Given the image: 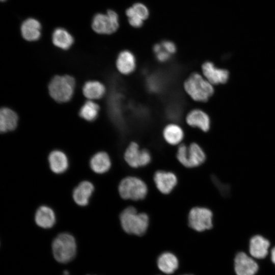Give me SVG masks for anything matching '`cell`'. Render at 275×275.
I'll list each match as a JSON object with an SVG mask.
<instances>
[{"instance_id": "cell-1", "label": "cell", "mask_w": 275, "mask_h": 275, "mask_svg": "<svg viewBox=\"0 0 275 275\" xmlns=\"http://www.w3.org/2000/svg\"><path fill=\"white\" fill-rule=\"evenodd\" d=\"M183 88L186 94L197 102L207 101L214 91L213 85L197 72L191 73L185 80Z\"/></svg>"}, {"instance_id": "cell-2", "label": "cell", "mask_w": 275, "mask_h": 275, "mask_svg": "<svg viewBox=\"0 0 275 275\" xmlns=\"http://www.w3.org/2000/svg\"><path fill=\"white\" fill-rule=\"evenodd\" d=\"M123 229L127 233L142 236L149 225V217L145 213H138L133 207L125 209L120 215Z\"/></svg>"}, {"instance_id": "cell-3", "label": "cell", "mask_w": 275, "mask_h": 275, "mask_svg": "<svg viewBox=\"0 0 275 275\" xmlns=\"http://www.w3.org/2000/svg\"><path fill=\"white\" fill-rule=\"evenodd\" d=\"M52 251L54 258L59 262L66 263L70 262L76 253L75 238L68 233L60 234L52 241Z\"/></svg>"}, {"instance_id": "cell-4", "label": "cell", "mask_w": 275, "mask_h": 275, "mask_svg": "<svg viewBox=\"0 0 275 275\" xmlns=\"http://www.w3.org/2000/svg\"><path fill=\"white\" fill-rule=\"evenodd\" d=\"M75 84V80L71 76L67 75L56 76L49 84V94L57 102H67L73 96Z\"/></svg>"}, {"instance_id": "cell-5", "label": "cell", "mask_w": 275, "mask_h": 275, "mask_svg": "<svg viewBox=\"0 0 275 275\" xmlns=\"http://www.w3.org/2000/svg\"><path fill=\"white\" fill-rule=\"evenodd\" d=\"M118 190L123 199L137 201L146 197L148 188L146 183L140 178L129 176L121 180Z\"/></svg>"}, {"instance_id": "cell-6", "label": "cell", "mask_w": 275, "mask_h": 275, "mask_svg": "<svg viewBox=\"0 0 275 275\" xmlns=\"http://www.w3.org/2000/svg\"><path fill=\"white\" fill-rule=\"evenodd\" d=\"M176 157L178 160L186 168H194L202 164L206 155L200 146L195 143L189 146L180 145L177 149Z\"/></svg>"}, {"instance_id": "cell-7", "label": "cell", "mask_w": 275, "mask_h": 275, "mask_svg": "<svg viewBox=\"0 0 275 275\" xmlns=\"http://www.w3.org/2000/svg\"><path fill=\"white\" fill-rule=\"evenodd\" d=\"M119 26L118 14L109 10L106 14L98 13L92 20V28L97 33L110 35L117 31Z\"/></svg>"}, {"instance_id": "cell-8", "label": "cell", "mask_w": 275, "mask_h": 275, "mask_svg": "<svg viewBox=\"0 0 275 275\" xmlns=\"http://www.w3.org/2000/svg\"><path fill=\"white\" fill-rule=\"evenodd\" d=\"M212 213L206 208L196 207L189 211L188 225L194 230L202 232L212 227Z\"/></svg>"}, {"instance_id": "cell-9", "label": "cell", "mask_w": 275, "mask_h": 275, "mask_svg": "<svg viewBox=\"0 0 275 275\" xmlns=\"http://www.w3.org/2000/svg\"><path fill=\"white\" fill-rule=\"evenodd\" d=\"M124 158L126 163L133 168L146 166L151 160L150 152L147 149H141L139 145L134 142L126 148Z\"/></svg>"}, {"instance_id": "cell-10", "label": "cell", "mask_w": 275, "mask_h": 275, "mask_svg": "<svg viewBox=\"0 0 275 275\" xmlns=\"http://www.w3.org/2000/svg\"><path fill=\"white\" fill-rule=\"evenodd\" d=\"M201 69L203 76L212 85L225 84L229 78L228 70L216 67L211 62H204Z\"/></svg>"}, {"instance_id": "cell-11", "label": "cell", "mask_w": 275, "mask_h": 275, "mask_svg": "<svg viewBox=\"0 0 275 275\" xmlns=\"http://www.w3.org/2000/svg\"><path fill=\"white\" fill-rule=\"evenodd\" d=\"M234 269L237 275H255L258 271V265L245 253L239 252L234 259Z\"/></svg>"}, {"instance_id": "cell-12", "label": "cell", "mask_w": 275, "mask_h": 275, "mask_svg": "<svg viewBox=\"0 0 275 275\" xmlns=\"http://www.w3.org/2000/svg\"><path fill=\"white\" fill-rule=\"evenodd\" d=\"M116 66L119 72L122 75H128L131 74L136 67L134 54L127 49L121 51L117 57Z\"/></svg>"}, {"instance_id": "cell-13", "label": "cell", "mask_w": 275, "mask_h": 275, "mask_svg": "<svg viewBox=\"0 0 275 275\" xmlns=\"http://www.w3.org/2000/svg\"><path fill=\"white\" fill-rule=\"evenodd\" d=\"M154 181L157 188L160 193L168 194L176 185L177 178L172 172L158 171L154 174Z\"/></svg>"}, {"instance_id": "cell-14", "label": "cell", "mask_w": 275, "mask_h": 275, "mask_svg": "<svg viewBox=\"0 0 275 275\" xmlns=\"http://www.w3.org/2000/svg\"><path fill=\"white\" fill-rule=\"evenodd\" d=\"M185 121L189 126L198 128L203 131L206 132L210 128L209 116L200 109H194L189 112L185 117Z\"/></svg>"}, {"instance_id": "cell-15", "label": "cell", "mask_w": 275, "mask_h": 275, "mask_svg": "<svg viewBox=\"0 0 275 275\" xmlns=\"http://www.w3.org/2000/svg\"><path fill=\"white\" fill-rule=\"evenodd\" d=\"M94 190V186L91 182H81L73 190V198L74 202L79 206H86Z\"/></svg>"}, {"instance_id": "cell-16", "label": "cell", "mask_w": 275, "mask_h": 275, "mask_svg": "<svg viewBox=\"0 0 275 275\" xmlns=\"http://www.w3.org/2000/svg\"><path fill=\"white\" fill-rule=\"evenodd\" d=\"M41 25L36 19L29 18L25 20L21 25L22 37L29 41L38 40L41 36Z\"/></svg>"}, {"instance_id": "cell-17", "label": "cell", "mask_w": 275, "mask_h": 275, "mask_svg": "<svg viewBox=\"0 0 275 275\" xmlns=\"http://www.w3.org/2000/svg\"><path fill=\"white\" fill-rule=\"evenodd\" d=\"M269 245L267 239L261 235H255L250 241V253L254 258L263 259L267 256Z\"/></svg>"}, {"instance_id": "cell-18", "label": "cell", "mask_w": 275, "mask_h": 275, "mask_svg": "<svg viewBox=\"0 0 275 275\" xmlns=\"http://www.w3.org/2000/svg\"><path fill=\"white\" fill-rule=\"evenodd\" d=\"M36 224L43 228H51L56 221V215L52 209L47 206H40L35 215Z\"/></svg>"}, {"instance_id": "cell-19", "label": "cell", "mask_w": 275, "mask_h": 275, "mask_svg": "<svg viewBox=\"0 0 275 275\" xmlns=\"http://www.w3.org/2000/svg\"><path fill=\"white\" fill-rule=\"evenodd\" d=\"M48 162L51 170L56 174L64 173L69 166L67 156L60 150H54L49 154Z\"/></svg>"}, {"instance_id": "cell-20", "label": "cell", "mask_w": 275, "mask_h": 275, "mask_svg": "<svg viewBox=\"0 0 275 275\" xmlns=\"http://www.w3.org/2000/svg\"><path fill=\"white\" fill-rule=\"evenodd\" d=\"M18 116L12 109L3 107L0 111V130L2 132L14 130L17 125Z\"/></svg>"}, {"instance_id": "cell-21", "label": "cell", "mask_w": 275, "mask_h": 275, "mask_svg": "<svg viewBox=\"0 0 275 275\" xmlns=\"http://www.w3.org/2000/svg\"><path fill=\"white\" fill-rule=\"evenodd\" d=\"M90 166L91 169L96 173H105L111 167L110 157L105 152H97L91 158Z\"/></svg>"}, {"instance_id": "cell-22", "label": "cell", "mask_w": 275, "mask_h": 275, "mask_svg": "<svg viewBox=\"0 0 275 275\" xmlns=\"http://www.w3.org/2000/svg\"><path fill=\"white\" fill-rule=\"evenodd\" d=\"M162 134L166 142L172 145L179 144L184 138L182 128L175 123L167 125L163 128Z\"/></svg>"}, {"instance_id": "cell-23", "label": "cell", "mask_w": 275, "mask_h": 275, "mask_svg": "<svg viewBox=\"0 0 275 275\" xmlns=\"http://www.w3.org/2000/svg\"><path fill=\"white\" fill-rule=\"evenodd\" d=\"M157 264L158 268L162 272L167 274H171L177 269L178 260L173 254L165 252L159 256Z\"/></svg>"}, {"instance_id": "cell-24", "label": "cell", "mask_w": 275, "mask_h": 275, "mask_svg": "<svg viewBox=\"0 0 275 275\" xmlns=\"http://www.w3.org/2000/svg\"><path fill=\"white\" fill-rule=\"evenodd\" d=\"M106 91L104 85L97 80L86 82L82 88L84 96L89 99H99L105 94Z\"/></svg>"}, {"instance_id": "cell-25", "label": "cell", "mask_w": 275, "mask_h": 275, "mask_svg": "<svg viewBox=\"0 0 275 275\" xmlns=\"http://www.w3.org/2000/svg\"><path fill=\"white\" fill-rule=\"evenodd\" d=\"M52 41L53 44L64 50L69 49L74 42L72 35L65 29L57 28L53 32Z\"/></svg>"}, {"instance_id": "cell-26", "label": "cell", "mask_w": 275, "mask_h": 275, "mask_svg": "<svg viewBox=\"0 0 275 275\" xmlns=\"http://www.w3.org/2000/svg\"><path fill=\"white\" fill-rule=\"evenodd\" d=\"M99 109L100 107L98 104L91 100H88L81 107L79 115L85 120L93 121L97 118Z\"/></svg>"}, {"instance_id": "cell-27", "label": "cell", "mask_w": 275, "mask_h": 275, "mask_svg": "<svg viewBox=\"0 0 275 275\" xmlns=\"http://www.w3.org/2000/svg\"><path fill=\"white\" fill-rule=\"evenodd\" d=\"M126 15L128 18L135 17L144 21L149 15L147 7L141 3H136L126 10Z\"/></svg>"}, {"instance_id": "cell-28", "label": "cell", "mask_w": 275, "mask_h": 275, "mask_svg": "<svg viewBox=\"0 0 275 275\" xmlns=\"http://www.w3.org/2000/svg\"><path fill=\"white\" fill-rule=\"evenodd\" d=\"M212 180L214 184L219 189L221 194L223 196V197H228L230 195V191L229 185L228 184L222 183L215 177H213Z\"/></svg>"}, {"instance_id": "cell-29", "label": "cell", "mask_w": 275, "mask_h": 275, "mask_svg": "<svg viewBox=\"0 0 275 275\" xmlns=\"http://www.w3.org/2000/svg\"><path fill=\"white\" fill-rule=\"evenodd\" d=\"M160 43L162 48L170 54H174L176 52L177 47L173 42L169 40H164Z\"/></svg>"}, {"instance_id": "cell-30", "label": "cell", "mask_w": 275, "mask_h": 275, "mask_svg": "<svg viewBox=\"0 0 275 275\" xmlns=\"http://www.w3.org/2000/svg\"><path fill=\"white\" fill-rule=\"evenodd\" d=\"M155 54L157 60L160 63L166 62L170 59L171 56V54L166 51L163 48Z\"/></svg>"}, {"instance_id": "cell-31", "label": "cell", "mask_w": 275, "mask_h": 275, "mask_svg": "<svg viewBox=\"0 0 275 275\" xmlns=\"http://www.w3.org/2000/svg\"><path fill=\"white\" fill-rule=\"evenodd\" d=\"M271 259L272 262L275 264V246L271 251Z\"/></svg>"}, {"instance_id": "cell-32", "label": "cell", "mask_w": 275, "mask_h": 275, "mask_svg": "<svg viewBox=\"0 0 275 275\" xmlns=\"http://www.w3.org/2000/svg\"><path fill=\"white\" fill-rule=\"evenodd\" d=\"M2 2H4L6 0H1Z\"/></svg>"}, {"instance_id": "cell-33", "label": "cell", "mask_w": 275, "mask_h": 275, "mask_svg": "<svg viewBox=\"0 0 275 275\" xmlns=\"http://www.w3.org/2000/svg\"><path fill=\"white\" fill-rule=\"evenodd\" d=\"M184 275H191V274H184Z\"/></svg>"}, {"instance_id": "cell-34", "label": "cell", "mask_w": 275, "mask_h": 275, "mask_svg": "<svg viewBox=\"0 0 275 275\" xmlns=\"http://www.w3.org/2000/svg\"><path fill=\"white\" fill-rule=\"evenodd\" d=\"M65 275H66V274H65Z\"/></svg>"}]
</instances>
